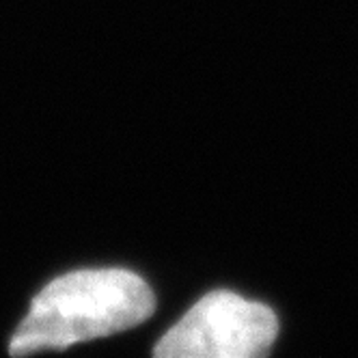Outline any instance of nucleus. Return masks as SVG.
Instances as JSON below:
<instances>
[{"instance_id": "obj_1", "label": "nucleus", "mask_w": 358, "mask_h": 358, "mask_svg": "<svg viewBox=\"0 0 358 358\" xmlns=\"http://www.w3.org/2000/svg\"><path fill=\"white\" fill-rule=\"evenodd\" d=\"M153 311L156 298L136 272L123 268L67 272L33 298L9 352L27 356L110 337L143 324Z\"/></svg>"}, {"instance_id": "obj_2", "label": "nucleus", "mask_w": 358, "mask_h": 358, "mask_svg": "<svg viewBox=\"0 0 358 358\" xmlns=\"http://www.w3.org/2000/svg\"><path fill=\"white\" fill-rule=\"evenodd\" d=\"M278 335L270 306L218 289L203 296L153 348L158 358H259Z\"/></svg>"}]
</instances>
